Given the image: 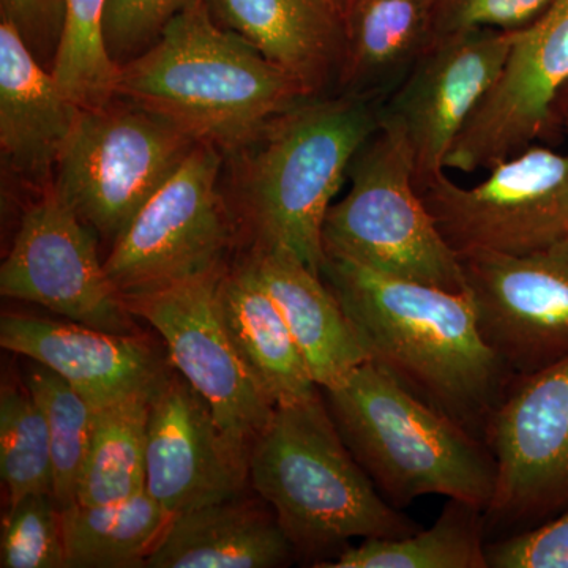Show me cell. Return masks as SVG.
Wrapping results in <instances>:
<instances>
[{"mask_svg": "<svg viewBox=\"0 0 568 568\" xmlns=\"http://www.w3.org/2000/svg\"><path fill=\"white\" fill-rule=\"evenodd\" d=\"M321 276L369 362L485 439L489 417L515 376L481 338L467 293L396 278L331 254Z\"/></svg>", "mask_w": 568, "mask_h": 568, "instance_id": "6da1fadb", "label": "cell"}, {"mask_svg": "<svg viewBox=\"0 0 568 568\" xmlns=\"http://www.w3.org/2000/svg\"><path fill=\"white\" fill-rule=\"evenodd\" d=\"M383 104L354 93L306 97L230 153L235 220L252 245L287 250L321 275L325 215L354 156L379 130Z\"/></svg>", "mask_w": 568, "mask_h": 568, "instance_id": "7a4b0ae2", "label": "cell"}, {"mask_svg": "<svg viewBox=\"0 0 568 568\" xmlns=\"http://www.w3.org/2000/svg\"><path fill=\"white\" fill-rule=\"evenodd\" d=\"M297 82L192 0L149 50L121 67L118 99L233 153L306 99Z\"/></svg>", "mask_w": 568, "mask_h": 568, "instance_id": "3957f363", "label": "cell"}, {"mask_svg": "<svg viewBox=\"0 0 568 568\" xmlns=\"http://www.w3.org/2000/svg\"><path fill=\"white\" fill-rule=\"evenodd\" d=\"M250 485L271 506L297 558L321 568L353 538H402L420 526L388 504L351 454L323 390L275 407L254 440Z\"/></svg>", "mask_w": 568, "mask_h": 568, "instance_id": "277c9868", "label": "cell"}, {"mask_svg": "<svg viewBox=\"0 0 568 568\" xmlns=\"http://www.w3.org/2000/svg\"><path fill=\"white\" fill-rule=\"evenodd\" d=\"M351 454L395 508L440 495L487 510L496 459L487 440L410 394L375 362L323 388Z\"/></svg>", "mask_w": 568, "mask_h": 568, "instance_id": "5b68a950", "label": "cell"}, {"mask_svg": "<svg viewBox=\"0 0 568 568\" xmlns=\"http://www.w3.org/2000/svg\"><path fill=\"white\" fill-rule=\"evenodd\" d=\"M351 189L325 215V254L396 278L466 293L458 253L437 230L416 186L413 153L396 126L379 130L354 156Z\"/></svg>", "mask_w": 568, "mask_h": 568, "instance_id": "8992f818", "label": "cell"}, {"mask_svg": "<svg viewBox=\"0 0 568 568\" xmlns=\"http://www.w3.org/2000/svg\"><path fill=\"white\" fill-rule=\"evenodd\" d=\"M196 144L173 123L115 99L81 111L51 186L82 222L114 244Z\"/></svg>", "mask_w": 568, "mask_h": 568, "instance_id": "52a82bcc", "label": "cell"}, {"mask_svg": "<svg viewBox=\"0 0 568 568\" xmlns=\"http://www.w3.org/2000/svg\"><path fill=\"white\" fill-rule=\"evenodd\" d=\"M223 152L197 142L112 244L104 271L122 298L222 271L237 220L220 190Z\"/></svg>", "mask_w": 568, "mask_h": 568, "instance_id": "ba28073f", "label": "cell"}, {"mask_svg": "<svg viewBox=\"0 0 568 568\" xmlns=\"http://www.w3.org/2000/svg\"><path fill=\"white\" fill-rule=\"evenodd\" d=\"M488 171L470 189L443 174L420 193L455 252L523 254L568 234V152L536 142Z\"/></svg>", "mask_w": 568, "mask_h": 568, "instance_id": "9c48e42d", "label": "cell"}, {"mask_svg": "<svg viewBox=\"0 0 568 568\" xmlns=\"http://www.w3.org/2000/svg\"><path fill=\"white\" fill-rule=\"evenodd\" d=\"M485 440L496 459L488 529L536 523L568 507V357L515 376Z\"/></svg>", "mask_w": 568, "mask_h": 568, "instance_id": "30bf717a", "label": "cell"}, {"mask_svg": "<svg viewBox=\"0 0 568 568\" xmlns=\"http://www.w3.org/2000/svg\"><path fill=\"white\" fill-rule=\"evenodd\" d=\"M458 257L481 338L511 375L568 357V234L529 253Z\"/></svg>", "mask_w": 568, "mask_h": 568, "instance_id": "8fae6325", "label": "cell"}, {"mask_svg": "<svg viewBox=\"0 0 568 568\" xmlns=\"http://www.w3.org/2000/svg\"><path fill=\"white\" fill-rule=\"evenodd\" d=\"M123 298L133 316L162 336L170 364L203 396L235 447L245 455L275 405L237 354L216 304L224 271Z\"/></svg>", "mask_w": 568, "mask_h": 568, "instance_id": "7c38bea8", "label": "cell"}, {"mask_svg": "<svg viewBox=\"0 0 568 568\" xmlns=\"http://www.w3.org/2000/svg\"><path fill=\"white\" fill-rule=\"evenodd\" d=\"M0 294L44 306L71 323L134 334L133 315L100 263L93 231L52 186L22 215L0 268Z\"/></svg>", "mask_w": 568, "mask_h": 568, "instance_id": "4fadbf2b", "label": "cell"}, {"mask_svg": "<svg viewBox=\"0 0 568 568\" xmlns=\"http://www.w3.org/2000/svg\"><path fill=\"white\" fill-rule=\"evenodd\" d=\"M568 84V0H552L528 28L514 31L491 91L463 126L448 170L474 174L556 134L552 108Z\"/></svg>", "mask_w": 568, "mask_h": 568, "instance_id": "5bb4252c", "label": "cell"}, {"mask_svg": "<svg viewBox=\"0 0 568 568\" xmlns=\"http://www.w3.org/2000/svg\"><path fill=\"white\" fill-rule=\"evenodd\" d=\"M514 32L480 29L429 44L383 104L381 121L403 133L413 153L418 193L446 174V159L463 126L491 91Z\"/></svg>", "mask_w": 568, "mask_h": 568, "instance_id": "9a60e30c", "label": "cell"}, {"mask_svg": "<svg viewBox=\"0 0 568 568\" xmlns=\"http://www.w3.org/2000/svg\"><path fill=\"white\" fill-rule=\"evenodd\" d=\"M248 459L196 388L168 368L149 398L145 493L171 517L241 496Z\"/></svg>", "mask_w": 568, "mask_h": 568, "instance_id": "2e32d148", "label": "cell"}, {"mask_svg": "<svg viewBox=\"0 0 568 568\" xmlns=\"http://www.w3.org/2000/svg\"><path fill=\"white\" fill-rule=\"evenodd\" d=\"M0 345L58 373L95 410L149 394L170 368L136 334H110L71 321L3 315Z\"/></svg>", "mask_w": 568, "mask_h": 568, "instance_id": "e0dca14e", "label": "cell"}, {"mask_svg": "<svg viewBox=\"0 0 568 568\" xmlns=\"http://www.w3.org/2000/svg\"><path fill=\"white\" fill-rule=\"evenodd\" d=\"M82 108L41 67L11 22H0V148L14 173L43 179L58 168Z\"/></svg>", "mask_w": 568, "mask_h": 568, "instance_id": "ac0fdd59", "label": "cell"}, {"mask_svg": "<svg viewBox=\"0 0 568 568\" xmlns=\"http://www.w3.org/2000/svg\"><path fill=\"white\" fill-rule=\"evenodd\" d=\"M213 20L237 33L308 97L342 65L345 31L334 0H204Z\"/></svg>", "mask_w": 568, "mask_h": 568, "instance_id": "d6986e66", "label": "cell"}, {"mask_svg": "<svg viewBox=\"0 0 568 568\" xmlns=\"http://www.w3.org/2000/svg\"><path fill=\"white\" fill-rule=\"evenodd\" d=\"M265 290L278 305L316 386L331 388L369 361L345 310L323 276L295 254L276 246L246 253Z\"/></svg>", "mask_w": 568, "mask_h": 568, "instance_id": "ffe728a7", "label": "cell"}, {"mask_svg": "<svg viewBox=\"0 0 568 568\" xmlns=\"http://www.w3.org/2000/svg\"><path fill=\"white\" fill-rule=\"evenodd\" d=\"M294 559L271 506L241 495L171 517L145 567L276 568Z\"/></svg>", "mask_w": 568, "mask_h": 568, "instance_id": "44dd1931", "label": "cell"}, {"mask_svg": "<svg viewBox=\"0 0 568 568\" xmlns=\"http://www.w3.org/2000/svg\"><path fill=\"white\" fill-rule=\"evenodd\" d=\"M216 304L235 351L275 406L321 394L278 305L246 254L220 275Z\"/></svg>", "mask_w": 568, "mask_h": 568, "instance_id": "7402d4cb", "label": "cell"}, {"mask_svg": "<svg viewBox=\"0 0 568 568\" xmlns=\"http://www.w3.org/2000/svg\"><path fill=\"white\" fill-rule=\"evenodd\" d=\"M436 0H349L343 13V93L386 103L435 41Z\"/></svg>", "mask_w": 568, "mask_h": 568, "instance_id": "603a6c76", "label": "cell"}, {"mask_svg": "<svg viewBox=\"0 0 568 568\" xmlns=\"http://www.w3.org/2000/svg\"><path fill=\"white\" fill-rule=\"evenodd\" d=\"M485 507L448 499L429 529L402 538H365L321 568H488Z\"/></svg>", "mask_w": 568, "mask_h": 568, "instance_id": "cb8c5ba5", "label": "cell"}, {"mask_svg": "<svg viewBox=\"0 0 568 568\" xmlns=\"http://www.w3.org/2000/svg\"><path fill=\"white\" fill-rule=\"evenodd\" d=\"M61 511L67 568L145 567L171 518L145 491L122 503H77Z\"/></svg>", "mask_w": 568, "mask_h": 568, "instance_id": "d4e9b609", "label": "cell"}, {"mask_svg": "<svg viewBox=\"0 0 568 568\" xmlns=\"http://www.w3.org/2000/svg\"><path fill=\"white\" fill-rule=\"evenodd\" d=\"M149 394L132 396L95 413L82 466L78 503L103 506L145 491Z\"/></svg>", "mask_w": 568, "mask_h": 568, "instance_id": "484cf974", "label": "cell"}, {"mask_svg": "<svg viewBox=\"0 0 568 568\" xmlns=\"http://www.w3.org/2000/svg\"><path fill=\"white\" fill-rule=\"evenodd\" d=\"M106 0H63V24L51 73L82 110L118 99V65L108 52L103 20Z\"/></svg>", "mask_w": 568, "mask_h": 568, "instance_id": "4316f807", "label": "cell"}, {"mask_svg": "<svg viewBox=\"0 0 568 568\" xmlns=\"http://www.w3.org/2000/svg\"><path fill=\"white\" fill-rule=\"evenodd\" d=\"M26 387L47 418L52 452V496L61 510L78 503V485L95 425V413L73 387L48 366L31 361Z\"/></svg>", "mask_w": 568, "mask_h": 568, "instance_id": "83f0119b", "label": "cell"}, {"mask_svg": "<svg viewBox=\"0 0 568 568\" xmlns=\"http://www.w3.org/2000/svg\"><path fill=\"white\" fill-rule=\"evenodd\" d=\"M0 473L9 506L37 493H52V452L47 418L28 387L0 392Z\"/></svg>", "mask_w": 568, "mask_h": 568, "instance_id": "f1b7e54d", "label": "cell"}, {"mask_svg": "<svg viewBox=\"0 0 568 568\" xmlns=\"http://www.w3.org/2000/svg\"><path fill=\"white\" fill-rule=\"evenodd\" d=\"M2 568H67L62 511L52 493L9 506L0 536Z\"/></svg>", "mask_w": 568, "mask_h": 568, "instance_id": "f546056e", "label": "cell"}, {"mask_svg": "<svg viewBox=\"0 0 568 568\" xmlns=\"http://www.w3.org/2000/svg\"><path fill=\"white\" fill-rule=\"evenodd\" d=\"M192 0H106L103 31L108 52L119 67L152 47L168 22Z\"/></svg>", "mask_w": 568, "mask_h": 568, "instance_id": "4dcf8cb0", "label": "cell"}, {"mask_svg": "<svg viewBox=\"0 0 568 568\" xmlns=\"http://www.w3.org/2000/svg\"><path fill=\"white\" fill-rule=\"evenodd\" d=\"M552 0H436L435 40L455 33L528 28Z\"/></svg>", "mask_w": 568, "mask_h": 568, "instance_id": "1f68e13d", "label": "cell"}, {"mask_svg": "<svg viewBox=\"0 0 568 568\" xmlns=\"http://www.w3.org/2000/svg\"><path fill=\"white\" fill-rule=\"evenodd\" d=\"M488 568H568V510L547 525L487 544Z\"/></svg>", "mask_w": 568, "mask_h": 568, "instance_id": "d6a6232c", "label": "cell"}, {"mask_svg": "<svg viewBox=\"0 0 568 568\" xmlns=\"http://www.w3.org/2000/svg\"><path fill=\"white\" fill-rule=\"evenodd\" d=\"M2 20L21 33L33 55L54 61L63 24V0H0ZM40 61V59H39Z\"/></svg>", "mask_w": 568, "mask_h": 568, "instance_id": "836d02e7", "label": "cell"}, {"mask_svg": "<svg viewBox=\"0 0 568 568\" xmlns=\"http://www.w3.org/2000/svg\"><path fill=\"white\" fill-rule=\"evenodd\" d=\"M552 119H555L556 133L564 130L568 133V84L560 91L552 108Z\"/></svg>", "mask_w": 568, "mask_h": 568, "instance_id": "e575fe53", "label": "cell"}, {"mask_svg": "<svg viewBox=\"0 0 568 568\" xmlns=\"http://www.w3.org/2000/svg\"><path fill=\"white\" fill-rule=\"evenodd\" d=\"M334 3L336 6V9L339 10V13H342V17H343V13H345V10H346L347 3H349V0H334Z\"/></svg>", "mask_w": 568, "mask_h": 568, "instance_id": "d590c367", "label": "cell"}]
</instances>
